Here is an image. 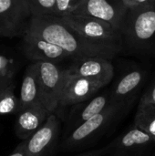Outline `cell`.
I'll return each mask as SVG.
<instances>
[{
  "instance_id": "22",
  "label": "cell",
  "mask_w": 155,
  "mask_h": 156,
  "mask_svg": "<svg viewBox=\"0 0 155 156\" xmlns=\"http://www.w3.org/2000/svg\"><path fill=\"white\" fill-rule=\"evenodd\" d=\"M140 102H152L155 103V79L147 87L140 99Z\"/></svg>"
},
{
  "instance_id": "1",
  "label": "cell",
  "mask_w": 155,
  "mask_h": 156,
  "mask_svg": "<svg viewBox=\"0 0 155 156\" xmlns=\"http://www.w3.org/2000/svg\"><path fill=\"white\" fill-rule=\"evenodd\" d=\"M26 32L58 46L73 59L100 57L111 60L120 53L113 48L83 37L61 17L32 16Z\"/></svg>"
},
{
  "instance_id": "17",
  "label": "cell",
  "mask_w": 155,
  "mask_h": 156,
  "mask_svg": "<svg viewBox=\"0 0 155 156\" xmlns=\"http://www.w3.org/2000/svg\"><path fill=\"white\" fill-rule=\"evenodd\" d=\"M133 124L147 133L155 143V103L139 102Z\"/></svg>"
},
{
  "instance_id": "24",
  "label": "cell",
  "mask_w": 155,
  "mask_h": 156,
  "mask_svg": "<svg viewBox=\"0 0 155 156\" xmlns=\"http://www.w3.org/2000/svg\"><path fill=\"white\" fill-rule=\"evenodd\" d=\"M13 84L12 80L5 75H0V95L1 93L9 86H11Z\"/></svg>"
},
{
  "instance_id": "12",
  "label": "cell",
  "mask_w": 155,
  "mask_h": 156,
  "mask_svg": "<svg viewBox=\"0 0 155 156\" xmlns=\"http://www.w3.org/2000/svg\"><path fill=\"white\" fill-rule=\"evenodd\" d=\"M111 102L110 90L97 94L92 99L69 108L65 120L64 137L69 136L79 125L105 110Z\"/></svg>"
},
{
  "instance_id": "10",
  "label": "cell",
  "mask_w": 155,
  "mask_h": 156,
  "mask_svg": "<svg viewBox=\"0 0 155 156\" xmlns=\"http://www.w3.org/2000/svg\"><path fill=\"white\" fill-rule=\"evenodd\" d=\"M103 88L104 86L100 82L82 77L69 75L66 70V81L57 113L59 110L70 108L76 104L92 99Z\"/></svg>"
},
{
  "instance_id": "2",
  "label": "cell",
  "mask_w": 155,
  "mask_h": 156,
  "mask_svg": "<svg viewBox=\"0 0 155 156\" xmlns=\"http://www.w3.org/2000/svg\"><path fill=\"white\" fill-rule=\"evenodd\" d=\"M121 32L122 50L139 57L155 56V5L129 10Z\"/></svg>"
},
{
  "instance_id": "18",
  "label": "cell",
  "mask_w": 155,
  "mask_h": 156,
  "mask_svg": "<svg viewBox=\"0 0 155 156\" xmlns=\"http://www.w3.org/2000/svg\"><path fill=\"white\" fill-rule=\"evenodd\" d=\"M19 100L14 93V84L6 88L0 95V115L18 112Z\"/></svg>"
},
{
  "instance_id": "11",
  "label": "cell",
  "mask_w": 155,
  "mask_h": 156,
  "mask_svg": "<svg viewBox=\"0 0 155 156\" xmlns=\"http://www.w3.org/2000/svg\"><path fill=\"white\" fill-rule=\"evenodd\" d=\"M66 70L69 75L92 80L104 87L109 85L114 78V67L111 59L100 57L74 59Z\"/></svg>"
},
{
  "instance_id": "16",
  "label": "cell",
  "mask_w": 155,
  "mask_h": 156,
  "mask_svg": "<svg viewBox=\"0 0 155 156\" xmlns=\"http://www.w3.org/2000/svg\"><path fill=\"white\" fill-rule=\"evenodd\" d=\"M18 100L19 106L17 112L37 103H41L39 100V86L37 62H33L28 65L24 73Z\"/></svg>"
},
{
  "instance_id": "5",
  "label": "cell",
  "mask_w": 155,
  "mask_h": 156,
  "mask_svg": "<svg viewBox=\"0 0 155 156\" xmlns=\"http://www.w3.org/2000/svg\"><path fill=\"white\" fill-rule=\"evenodd\" d=\"M37 65L40 102L50 113H57L66 81V69L48 61H37Z\"/></svg>"
},
{
  "instance_id": "19",
  "label": "cell",
  "mask_w": 155,
  "mask_h": 156,
  "mask_svg": "<svg viewBox=\"0 0 155 156\" xmlns=\"http://www.w3.org/2000/svg\"><path fill=\"white\" fill-rule=\"evenodd\" d=\"M84 0H56L54 16L65 17L76 15L82 6Z\"/></svg>"
},
{
  "instance_id": "14",
  "label": "cell",
  "mask_w": 155,
  "mask_h": 156,
  "mask_svg": "<svg viewBox=\"0 0 155 156\" xmlns=\"http://www.w3.org/2000/svg\"><path fill=\"white\" fill-rule=\"evenodd\" d=\"M22 50L24 55L34 62L58 63L70 58L69 53L58 46L27 32L23 36Z\"/></svg>"
},
{
  "instance_id": "23",
  "label": "cell",
  "mask_w": 155,
  "mask_h": 156,
  "mask_svg": "<svg viewBox=\"0 0 155 156\" xmlns=\"http://www.w3.org/2000/svg\"><path fill=\"white\" fill-rule=\"evenodd\" d=\"M8 156H27L26 151V144L25 141H23L21 144H19L16 148L13 151V153Z\"/></svg>"
},
{
  "instance_id": "3",
  "label": "cell",
  "mask_w": 155,
  "mask_h": 156,
  "mask_svg": "<svg viewBox=\"0 0 155 156\" xmlns=\"http://www.w3.org/2000/svg\"><path fill=\"white\" fill-rule=\"evenodd\" d=\"M129 108L111 101L105 110L79 125L64 138L62 149L74 152L91 146L128 112Z\"/></svg>"
},
{
  "instance_id": "20",
  "label": "cell",
  "mask_w": 155,
  "mask_h": 156,
  "mask_svg": "<svg viewBox=\"0 0 155 156\" xmlns=\"http://www.w3.org/2000/svg\"><path fill=\"white\" fill-rule=\"evenodd\" d=\"M32 16H54L56 0H27Z\"/></svg>"
},
{
  "instance_id": "25",
  "label": "cell",
  "mask_w": 155,
  "mask_h": 156,
  "mask_svg": "<svg viewBox=\"0 0 155 156\" xmlns=\"http://www.w3.org/2000/svg\"><path fill=\"white\" fill-rule=\"evenodd\" d=\"M103 154H105V148H100V149H95L91 151H87L82 154H79L74 156H101Z\"/></svg>"
},
{
  "instance_id": "21",
  "label": "cell",
  "mask_w": 155,
  "mask_h": 156,
  "mask_svg": "<svg viewBox=\"0 0 155 156\" xmlns=\"http://www.w3.org/2000/svg\"><path fill=\"white\" fill-rule=\"evenodd\" d=\"M127 10H134L155 5V0H122Z\"/></svg>"
},
{
  "instance_id": "4",
  "label": "cell",
  "mask_w": 155,
  "mask_h": 156,
  "mask_svg": "<svg viewBox=\"0 0 155 156\" xmlns=\"http://www.w3.org/2000/svg\"><path fill=\"white\" fill-rule=\"evenodd\" d=\"M68 25L88 40L122 50V32L111 24L86 15H70L61 17Z\"/></svg>"
},
{
  "instance_id": "9",
  "label": "cell",
  "mask_w": 155,
  "mask_h": 156,
  "mask_svg": "<svg viewBox=\"0 0 155 156\" xmlns=\"http://www.w3.org/2000/svg\"><path fill=\"white\" fill-rule=\"evenodd\" d=\"M147 72L140 67L131 68L122 72L114 81L110 90L111 101L131 107L138 92L145 82Z\"/></svg>"
},
{
  "instance_id": "13",
  "label": "cell",
  "mask_w": 155,
  "mask_h": 156,
  "mask_svg": "<svg viewBox=\"0 0 155 156\" xmlns=\"http://www.w3.org/2000/svg\"><path fill=\"white\" fill-rule=\"evenodd\" d=\"M127 12L122 0H84L76 15H86L103 20L121 31Z\"/></svg>"
},
{
  "instance_id": "7",
  "label": "cell",
  "mask_w": 155,
  "mask_h": 156,
  "mask_svg": "<svg viewBox=\"0 0 155 156\" xmlns=\"http://www.w3.org/2000/svg\"><path fill=\"white\" fill-rule=\"evenodd\" d=\"M31 17L27 0H0V37H23Z\"/></svg>"
},
{
  "instance_id": "15",
  "label": "cell",
  "mask_w": 155,
  "mask_h": 156,
  "mask_svg": "<svg viewBox=\"0 0 155 156\" xmlns=\"http://www.w3.org/2000/svg\"><path fill=\"white\" fill-rule=\"evenodd\" d=\"M51 113L42 105L37 103L18 112L15 131L21 140H27L48 120Z\"/></svg>"
},
{
  "instance_id": "6",
  "label": "cell",
  "mask_w": 155,
  "mask_h": 156,
  "mask_svg": "<svg viewBox=\"0 0 155 156\" xmlns=\"http://www.w3.org/2000/svg\"><path fill=\"white\" fill-rule=\"evenodd\" d=\"M104 148L108 156H152L155 143L147 133L132 124Z\"/></svg>"
},
{
  "instance_id": "8",
  "label": "cell",
  "mask_w": 155,
  "mask_h": 156,
  "mask_svg": "<svg viewBox=\"0 0 155 156\" xmlns=\"http://www.w3.org/2000/svg\"><path fill=\"white\" fill-rule=\"evenodd\" d=\"M60 121L56 113H51L46 122L27 140H25L27 156H49L58 144Z\"/></svg>"
}]
</instances>
